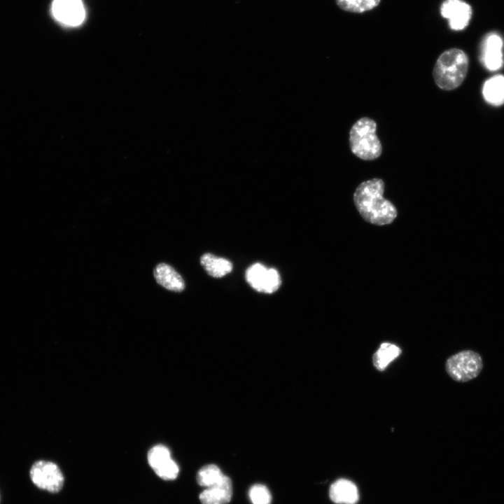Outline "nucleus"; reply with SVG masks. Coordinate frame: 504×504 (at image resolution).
Instances as JSON below:
<instances>
[{"mask_svg":"<svg viewBox=\"0 0 504 504\" xmlns=\"http://www.w3.org/2000/svg\"><path fill=\"white\" fill-rule=\"evenodd\" d=\"M384 182L374 178L360 183L354 193V204L363 218L376 225L391 224L397 217L396 206L384 198Z\"/></svg>","mask_w":504,"mask_h":504,"instance_id":"f257e3e1","label":"nucleus"},{"mask_svg":"<svg viewBox=\"0 0 504 504\" xmlns=\"http://www.w3.org/2000/svg\"><path fill=\"white\" fill-rule=\"evenodd\" d=\"M469 69V59L459 48L444 51L437 59L433 70L435 84L442 90H452L464 81Z\"/></svg>","mask_w":504,"mask_h":504,"instance_id":"f03ea898","label":"nucleus"},{"mask_svg":"<svg viewBox=\"0 0 504 504\" xmlns=\"http://www.w3.org/2000/svg\"><path fill=\"white\" fill-rule=\"evenodd\" d=\"M377 122L368 117L355 122L349 132L351 152L363 160H374L382 153V146L376 134Z\"/></svg>","mask_w":504,"mask_h":504,"instance_id":"7ed1b4c3","label":"nucleus"},{"mask_svg":"<svg viewBox=\"0 0 504 504\" xmlns=\"http://www.w3.org/2000/svg\"><path fill=\"white\" fill-rule=\"evenodd\" d=\"M482 366V357L472 350H464L451 356L445 365L448 374L459 382H468L477 377Z\"/></svg>","mask_w":504,"mask_h":504,"instance_id":"20e7f679","label":"nucleus"},{"mask_svg":"<svg viewBox=\"0 0 504 504\" xmlns=\"http://www.w3.org/2000/svg\"><path fill=\"white\" fill-rule=\"evenodd\" d=\"M29 477L38 488L57 493L63 487L64 477L59 466L49 461L39 460L31 465Z\"/></svg>","mask_w":504,"mask_h":504,"instance_id":"39448f33","label":"nucleus"},{"mask_svg":"<svg viewBox=\"0 0 504 504\" xmlns=\"http://www.w3.org/2000/svg\"><path fill=\"white\" fill-rule=\"evenodd\" d=\"M148 463L155 474L164 480H174L178 475L179 468L172 458L168 447L157 444L150 449Z\"/></svg>","mask_w":504,"mask_h":504,"instance_id":"423d86ee","label":"nucleus"},{"mask_svg":"<svg viewBox=\"0 0 504 504\" xmlns=\"http://www.w3.org/2000/svg\"><path fill=\"white\" fill-rule=\"evenodd\" d=\"M246 279L250 286L258 292L272 293L281 285L278 272L273 268H267L260 263H255L248 268Z\"/></svg>","mask_w":504,"mask_h":504,"instance_id":"0eeeda50","label":"nucleus"},{"mask_svg":"<svg viewBox=\"0 0 504 504\" xmlns=\"http://www.w3.org/2000/svg\"><path fill=\"white\" fill-rule=\"evenodd\" d=\"M442 18L448 20L449 28L454 31H461L469 24L472 9L463 0H444L440 8Z\"/></svg>","mask_w":504,"mask_h":504,"instance_id":"6e6552de","label":"nucleus"},{"mask_svg":"<svg viewBox=\"0 0 504 504\" xmlns=\"http://www.w3.org/2000/svg\"><path fill=\"white\" fill-rule=\"evenodd\" d=\"M52 12L57 21L71 27L80 24L85 15L81 0H54Z\"/></svg>","mask_w":504,"mask_h":504,"instance_id":"1a4fd4ad","label":"nucleus"},{"mask_svg":"<svg viewBox=\"0 0 504 504\" xmlns=\"http://www.w3.org/2000/svg\"><path fill=\"white\" fill-rule=\"evenodd\" d=\"M503 46L502 38L496 32L487 33L483 38L481 61L488 70L497 71L503 66Z\"/></svg>","mask_w":504,"mask_h":504,"instance_id":"9d476101","label":"nucleus"},{"mask_svg":"<svg viewBox=\"0 0 504 504\" xmlns=\"http://www.w3.org/2000/svg\"><path fill=\"white\" fill-rule=\"evenodd\" d=\"M232 484L230 477L224 475L216 484L206 488L200 494L202 504H227L232 498Z\"/></svg>","mask_w":504,"mask_h":504,"instance_id":"9b49d317","label":"nucleus"},{"mask_svg":"<svg viewBox=\"0 0 504 504\" xmlns=\"http://www.w3.org/2000/svg\"><path fill=\"white\" fill-rule=\"evenodd\" d=\"M329 495L331 500L337 504H356L359 497L356 484L346 479L333 482L330 487Z\"/></svg>","mask_w":504,"mask_h":504,"instance_id":"f8f14e48","label":"nucleus"},{"mask_svg":"<svg viewBox=\"0 0 504 504\" xmlns=\"http://www.w3.org/2000/svg\"><path fill=\"white\" fill-rule=\"evenodd\" d=\"M153 274L157 283L169 290L181 292L185 288L181 276L166 263L158 264L154 269Z\"/></svg>","mask_w":504,"mask_h":504,"instance_id":"ddd939ff","label":"nucleus"},{"mask_svg":"<svg viewBox=\"0 0 504 504\" xmlns=\"http://www.w3.org/2000/svg\"><path fill=\"white\" fill-rule=\"evenodd\" d=\"M482 94L491 105L500 106L504 104V76L497 74L487 79L482 87Z\"/></svg>","mask_w":504,"mask_h":504,"instance_id":"4468645a","label":"nucleus"},{"mask_svg":"<svg viewBox=\"0 0 504 504\" xmlns=\"http://www.w3.org/2000/svg\"><path fill=\"white\" fill-rule=\"evenodd\" d=\"M200 262L206 272L215 278L223 277L232 270V265L229 260L211 253L204 254Z\"/></svg>","mask_w":504,"mask_h":504,"instance_id":"2eb2a0df","label":"nucleus"},{"mask_svg":"<svg viewBox=\"0 0 504 504\" xmlns=\"http://www.w3.org/2000/svg\"><path fill=\"white\" fill-rule=\"evenodd\" d=\"M402 351L397 345L390 342H383L373 354L372 362L379 371H384L387 366L401 354Z\"/></svg>","mask_w":504,"mask_h":504,"instance_id":"dca6fc26","label":"nucleus"},{"mask_svg":"<svg viewBox=\"0 0 504 504\" xmlns=\"http://www.w3.org/2000/svg\"><path fill=\"white\" fill-rule=\"evenodd\" d=\"M224 475L217 465L209 464L199 470L196 479L199 485L207 488L218 484Z\"/></svg>","mask_w":504,"mask_h":504,"instance_id":"f3484780","label":"nucleus"},{"mask_svg":"<svg viewBox=\"0 0 504 504\" xmlns=\"http://www.w3.org/2000/svg\"><path fill=\"white\" fill-rule=\"evenodd\" d=\"M248 496L253 504H270L272 500L268 489L260 484H254L250 488Z\"/></svg>","mask_w":504,"mask_h":504,"instance_id":"a211bd4d","label":"nucleus"},{"mask_svg":"<svg viewBox=\"0 0 504 504\" xmlns=\"http://www.w3.org/2000/svg\"><path fill=\"white\" fill-rule=\"evenodd\" d=\"M337 6L343 10L362 13L363 10V0H335Z\"/></svg>","mask_w":504,"mask_h":504,"instance_id":"6ab92c4d","label":"nucleus"}]
</instances>
